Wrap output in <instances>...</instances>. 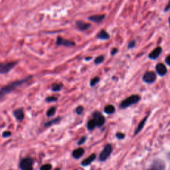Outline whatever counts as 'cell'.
Instances as JSON below:
<instances>
[{"label": "cell", "instance_id": "6da1fadb", "mask_svg": "<svg viewBox=\"0 0 170 170\" xmlns=\"http://www.w3.org/2000/svg\"><path fill=\"white\" fill-rule=\"evenodd\" d=\"M31 78H32V76H28V77H27L26 79H24L22 80H18V81L12 82L10 83V84L6 85L4 86L3 88H2L1 89H0V101H2L5 96L8 94L9 93L14 91L16 88L21 86V85L24 84L25 82H27L29 80H30Z\"/></svg>", "mask_w": 170, "mask_h": 170}, {"label": "cell", "instance_id": "7a4b0ae2", "mask_svg": "<svg viewBox=\"0 0 170 170\" xmlns=\"http://www.w3.org/2000/svg\"><path fill=\"white\" fill-rule=\"evenodd\" d=\"M140 97L138 95L131 96V97L127 98L126 99H125L124 101L122 102V103L120 104V108H126L129 107L131 105L137 103V102L140 100Z\"/></svg>", "mask_w": 170, "mask_h": 170}, {"label": "cell", "instance_id": "3957f363", "mask_svg": "<svg viewBox=\"0 0 170 170\" xmlns=\"http://www.w3.org/2000/svg\"><path fill=\"white\" fill-rule=\"evenodd\" d=\"M34 161L30 157L25 158L20 163V168L21 170H33Z\"/></svg>", "mask_w": 170, "mask_h": 170}, {"label": "cell", "instance_id": "277c9868", "mask_svg": "<svg viewBox=\"0 0 170 170\" xmlns=\"http://www.w3.org/2000/svg\"><path fill=\"white\" fill-rule=\"evenodd\" d=\"M17 62H10L6 63H0V74L4 75L7 74L17 65Z\"/></svg>", "mask_w": 170, "mask_h": 170}, {"label": "cell", "instance_id": "5b68a950", "mask_svg": "<svg viewBox=\"0 0 170 170\" xmlns=\"http://www.w3.org/2000/svg\"><path fill=\"white\" fill-rule=\"evenodd\" d=\"M112 151V147L110 144H107V146H105L104 149L102 150L101 153L99 155V160L100 162H104L107 160L108 157L110 156Z\"/></svg>", "mask_w": 170, "mask_h": 170}, {"label": "cell", "instance_id": "8992f818", "mask_svg": "<svg viewBox=\"0 0 170 170\" xmlns=\"http://www.w3.org/2000/svg\"><path fill=\"white\" fill-rule=\"evenodd\" d=\"M165 163L161 159H155L147 170H165Z\"/></svg>", "mask_w": 170, "mask_h": 170}, {"label": "cell", "instance_id": "52a82bcc", "mask_svg": "<svg viewBox=\"0 0 170 170\" xmlns=\"http://www.w3.org/2000/svg\"><path fill=\"white\" fill-rule=\"evenodd\" d=\"M93 119H94L97 123V126L101 127L103 126L105 123V118L103 116L100 112H94L93 113Z\"/></svg>", "mask_w": 170, "mask_h": 170}, {"label": "cell", "instance_id": "ba28073f", "mask_svg": "<svg viewBox=\"0 0 170 170\" xmlns=\"http://www.w3.org/2000/svg\"><path fill=\"white\" fill-rule=\"evenodd\" d=\"M156 80V75L155 73L152 71H147L143 76V81L146 83H149V84L154 82Z\"/></svg>", "mask_w": 170, "mask_h": 170}, {"label": "cell", "instance_id": "9c48e42d", "mask_svg": "<svg viewBox=\"0 0 170 170\" xmlns=\"http://www.w3.org/2000/svg\"><path fill=\"white\" fill-rule=\"evenodd\" d=\"M57 45H61V46H65V47H72L75 46V43L72 41H70L68 39H63L62 37H58L57 39L56 42Z\"/></svg>", "mask_w": 170, "mask_h": 170}, {"label": "cell", "instance_id": "30bf717a", "mask_svg": "<svg viewBox=\"0 0 170 170\" xmlns=\"http://www.w3.org/2000/svg\"><path fill=\"white\" fill-rule=\"evenodd\" d=\"M156 72L160 76H164L167 74L168 72V69H167L166 66L162 63H159L156 66Z\"/></svg>", "mask_w": 170, "mask_h": 170}, {"label": "cell", "instance_id": "8fae6325", "mask_svg": "<svg viewBox=\"0 0 170 170\" xmlns=\"http://www.w3.org/2000/svg\"><path fill=\"white\" fill-rule=\"evenodd\" d=\"M97 158V156L94 153H92L91 156H89L87 158L85 159L83 161L81 162V165L83 167H86L89 165H91V163L94 161Z\"/></svg>", "mask_w": 170, "mask_h": 170}, {"label": "cell", "instance_id": "7c38bea8", "mask_svg": "<svg viewBox=\"0 0 170 170\" xmlns=\"http://www.w3.org/2000/svg\"><path fill=\"white\" fill-rule=\"evenodd\" d=\"M162 49L161 47H156L154 50H153L149 54V58L151 59H156L162 53Z\"/></svg>", "mask_w": 170, "mask_h": 170}, {"label": "cell", "instance_id": "4fadbf2b", "mask_svg": "<svg viewBox=\"0 0 170 170\" xmlns=\"http://www.w3.org/2000/svg\"><path fill=\"white\" fill-rule=\"evenodd\" d=\"M14 116L18 121H22L25 118L24 112L22 108H18L14 112Z\"/></svg>", "mask_w": 170, "mask_h": 170}, {"label": "cell", "instance_id": "5bb4252c", "mask_svg": "<svg viewBox=\"0 0 170 170\" xmlns=\"http://www.w3.org/2000/svg\"><path fill=\"white\" fill-rule=\"evenodd\" d=\"M85 153V150L82 148V147H79V148L75 150L72 153V156L75 159H79L84 155Z\"/></svg>", "mask_w": 170, "mask_h": 170}, {"label": "cell", "instance_id": "9a60e30c", "mask_svg": "<svg viewBox=\"0 0 170 170\" xmlns=\"http://www.w3.org/2000/svg\"><path fill=\"white\" fill-rule=\"evenodd\" d=\"M105 18L104 15H92L88 19L95 23H100L101 21H103Z\"/></svg>", "mask_w": 170, "mask_h": 170}, {"label": "cell", "instance_id": "2e32d148", "mask_svg": "<svg viewBox=\"0 0 170 170\" xmlns=\"http://www.w3.org/2000/svg\"><path fill=\"white\" fill-rule=\"evenodd\" d=\"M76 25L79 29L81 31H85L86 29H88L91 27V25H90L89 23H85V22H82L81 21H76Z\"/></svg>", "mask_w": 170, "mask_h": 170}, {"label": "cell", "instance_id": "e0dca14e", "mask_svg": "<svg viewBox=\"0 0 170 170\" xmlns=\"http://www.w3.org/2000/svg\"><path fill=\"white\" fill-rule=\"evenodd\" d=\"M97 38L101 40H107L110 38V35L104 30H102L100 33L97 35Z\"/></svg>", "mask_w": 170, "mask_h": 170}, {"label": "cell", "instance_id": "ac0fdd59", "mask_svg": "<svg viewBox=\"0 0 170 170\" xmlns=\"http://www.w3.org/2000/svg\"><path fill=\"white\" fill-rule=\"evenodd\" d=\"M60 120H61V118H60V117H57L56 118H54V119L49 120V121H48L47 122L45 123V127H50L51 126H53V125H54V124H56L57 123H59Z\"/></svg>", "mask_w": 170, "mask_h": 170}, {"label": "cell", "instance_id": "d6986e66", "mask_svg": "<svg viewBox=\"0 0 170 170\" xmlns=\"http://www.w3.org/2000/svg\"><path fill=\"white\" fill-rule=\"evenodd\" d=\"M147 117H148V116H147L146 118H144V119L140 122V124H138V127H137V128H136V131H135V135H136L137 134H138L140 131L142 130V129L143 128V127H144V124H145V123H146V120H147Z\"/></svg>", "mask_w": 170, "mask_h": 170}, {"label": "cell", "instance_id": "ffe728a7", "mask_svg": "<svg viewBox=\"0 0 170 170\" xmlns=\"http://www.w3.org/2000/svg\"><path fill=\"white\" fill-rule=\"evenodd\" d=\"M104 111L106 114H112L115 112V108L113 105H108L107 107H105Z\"/></svg>", "mask_w": 170, "mask_h": 170}, {"label": "cell", "instance_id": "44dd1931", "mask_svg": "<svg viewBox=\"0 0 170 170\" xmlns=\"http://www.w3.org/2000/svg\"><path fill=\"white\" fill-rule=\"evenodd\" d=\"M97 126V123L94 119L90 120L87 122V128L88 130H93Z\"/></svg>", "mask_w": 170, "mask_h": 170}, {"label": "cell", "instance_id": "7402d4cb", "mask_svg": "<svg viewBox=\"0 0 170 170\" xmlns=\"http://www.w3.org/2000/svg\"><path fill=\"white\" fill-rule=\"evenodd\" d=\"M63 87V85L61 84H59V83H54L51 86V90L53 92H59L61 91Z\"/></svg>", "mask_w": 170, "mask_h": 170}, {"label": "cell", "instance_id": "603a6c76", "mask_svg": "<svg viewBox=\"0 0 170 170\" xmlns=\"http://www.w3.org/2000/svg\"><path fill=\"white\" fill-rule=\"evenodd\" d=\"M56 112V108L55 107H51L49 108V110L47 111V116L51 117L54 115Z\"/></svg>", "mask_w": 170, "mask_h": 170}, {"label": "cell", "instance_id": "cb8c5ba5", "mask_svg": "<svg viewBox=\"0 0 170 170\" xmlns=\"http://www.w3.org/2000/svg\"><path fill=\"white\" fill-rule=\"evenodd\" d=\"M99 81H100V78L98 77V76L93 78L91 81V82H90V85L92 87V86H94L96 85H97Z\"/></svg>", "mask_w": 170, "mask_h": 170}, {"label": "cell", "instance_id": "d4e9b609", "mask_svg": "<svg viewBox=\"0 0 170 170\" xmlns=\"http://www.w3.org/2000/svg\"><path fill=\"white\" fill-rule=\"evenodd\" d=\"M104 56H99L98 57L96 58L95 60H94V63L96 65H99V64H101L102 62L104 61Z\"/></svg>", "mask_w": 170, "mask_h": 170}, {"label": "cell", "instance_id": "484cf974", "mask_svg": "<svg viewBox=\"0 0 170 170\" xmlns=\"http://www.w3.org/2000/svg\"><path fill=\"white\" fill-rule=\"evenodd\" d=\"M51 169H52V165L49 163H47L41 166L39 170H51Z\"/></svg>", "mask_w": 170, "mask_h": 170}, {"label": "cell", "instance_id": "4316f807", "mask_svg": "<svg viewBox=\"0 0 170 170\" xmlns=\"http://www.w3.org/2000/svg\"><path fill=\"white\" fill-rule=\"evenodd\" d=\"M83 111H84V108L81 107V106H79V107L76 108V113L78 115H81Z\"/></svg>", "mask_w": 170, "mask_h": 170}, {"label": "cell", "instance_id": "83f0119b", "mask_svg": "<svg viewBox=\"0 0 170 170\" xmlns=\"http://www.w3.org/2000/svg\"><path fill=\"white\" fill-rule=\"evenodd\" d=\"M86 139H87V138H86V136H82V137H81V139H80V140H79L78 145H79V146L82 145L83 144L85 143V142L86 141Z\"/></svg>", "mask_w": 170, "mask_h": 170}, {"label": "cell", "instance_id": "f1b7e54d", "mask_svg": "<svg viewBox=\"0 0 170 170\" xmlns=\"http://www.w3.org/2000/svg\"><path fill=\"white\" fill-rule=\"evenodd\" d=\"M57 100V98L54 97H49L45 99V101L47 102H56Z\"/></svg>", "mask_w": 170, "mask_h": 170}, {"label": "cell", "instance_id": "f546056e", "mask_svg": "<svg viewBox=\"0 0 170 170\" xmlns=\"http://www.w3.org/2000/svg\"><path fill=\"white\" fill-rule=\"evenodd\" d=\"M11 136V132L9 131H5L2 134V136L4 138H8V137H10Z\"/></svg>", "mask_w": 170, "mask_h": 170}, {"label": "cell", "instance_id": "4dcf8cb0", "mask_svg": "<svg viewBox=\"0 0 170 170\" xmlns=\"http://www.w3.org/2000/svg\"><path fill=\"white\" fill-rule=\"evenodd\" d=\"M135 45H136V41L134 40L131 41L129 43V44H128V48H129V49H132V48L135 47Z\"/></svg>", "mask_w": 170, "mask_h": 170}, {"label": "cell", "instance_id": "1f68e13d", "mask_svg": "<svg viewBox=\"0 0 170 170\" xmlns=\"http://www.w3.org/2000/svg\"><path fill=\"white\" fill-rule=\"evenodd\" d=\"M116 137L118 138V139L122 140V139L124 138L125 136H124V134L119 132V133H117V134H116Z\"/></svg>", "mask_w": 170, "mask_h": 170}, {"label": "cell", "instance_id": "d6a6232c", "mask_svg": "<svg viewBox=\"0 0 170 170\" xmlns=\"http://www.w3.org/2000/svg\"><path fill=\"white\" fill-rule=\"evenodd\" d=\"M170 9V1L169 2V3L168 4V5H166V7L165 8V9H164V11L165 12H167L168 11V10H169Z\"/></svg>", "mask_w": 170, "mask_h": 170}, {"label": "cell", "instance_id": "836d02e7", "mask_svg": "<svg viewBox=\"0 0 170 170\" xmlns=\"http://www.w3.org/2000/svg\"><path fill=\"white\" fill-rule=\"evenodd\" d=\"M165 62H166L167 64H168V65L170 66V55L167 57V58L165 59Z\"/></svg>", "mask_w": 170, "mask_h": 170}, {"label": "cell", "instance_id": "e575fe53", "mask_svg": "<svg viewBox=\"0 0 170 170\" xmlns=\"http://www.w3.org/2000/svg\"><path fill=\"white\" fill-rule=\"evenodd\" d=\"M118 53V49H113L111 51V54L112 55H114L115 54Z\"/></svg>", "mask_w": 170, "mask_h": 170}, {"label": "cell", "instance_id": "d590c367", "mask_svg": "<svg viewBox=\"0 0 170 170\" xmlns=\"http://www.w3.org/2000/svg\"><path fill=\"white\" fill-rule=\"evenodd\" d=\"M169 26H170V17L169 19Z\"/></svg>", "mask_w": 170, "mask_h": 170}, {"label": "cell", "instance_id": "8d00e7d4", "mask_svg": "<svg viewBox=\"0 0 170 170\" xmlns=\"http://www.w3.org/2000/svg\"><path fill=\"white\" fill-rule=\"evenodd\" d=\"M54 170H60V169H59V168H57V169H54Z\"/></svg>", "mask_w": 170, "mask_h": 170}]
</instances>
